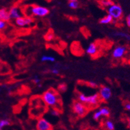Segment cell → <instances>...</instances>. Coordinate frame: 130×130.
<instances>
[{"instance_id":"obj_1","label":"cell","mask_w":130,"mask_h":130,"mask_svg":"<svg viewBox=\"0 0 130 130\" xmlns=\"http://www.w3.org/2000/svg\"><path fill=\"white\" fill-rule=\"evenodd\" d=\"M42 99L46 106L60 111L62 104L61 102H60V97L57 91L53 89H49L45 91L42 96Z\"/></svg>"},{"instance_id":"obj_2","label":"cell","mask_w":130,"mask_h":130,"mask_svg":"<svg viewBox=\"0 0 130 130\" xmlns=\"http://www.w3.org/2000/svg\"><path fill=\"white\" fill-rule=\"evenodd\" d=\"M23 12L27 17H32V16H34V17H43L48 15L50 11L46 7L33 5L26 7L25 10L24 11H23Z\"/></svg>"},{"instance_id":"obj_3","label":"cell","mask_w":130,"mask_h":130,"mask_svg":"<svg viewBox=\"0 0 130 130\" xmlns=\"http://www.w3.org/2000/svg\"><path fill=\"white\" fill-rule=\"evenodd\" d=\"M77 98L79 102L84 104V105H89L90 106H96L98 104L100 98L98 93L92 94L90 96H86L82 93H78Z\"/></svg>"},{"instance_id":"obj_4","label":"cell","mask_w":130,"mask_h":130,"mask_svg":"<svg viewBox=\"0 0 130 130\" xmlns=\"http://www.w3.org/2000/svg\"><path fill=\"white\" fill-rule=\"evenodd\" d=\"M107 11L108 15L111 16V17L114 19H119L122 17L123 15V10L121 6L117 4H112L108 7Z\"/></svg>"},{"instance_id":"obj_5","label":"cell","mask_w":130,"mask_h":130,"mask_svg":"<svg viewBox=\"0 0 130 130\" xmlns=\"http://www.w3.org/2000/svg\"><path fill=\"white\" fill-rule=\"evenodd\" d=\"M72 108L74 113H76L79 117H84L88 112L87 108L86 107L85 105L79 102L78 100L74 102Z\"/></svg>"},{"instance_id":"obj_6","label":"cell","mask_w":130,"mask_h":130,"mask_svg":"<svg viewBox=\"0 0 130 130\" xmlns=\"http://www.w3.org/2000/svg\"><path fill=\"white\" fill-rule=\"evenodd\" d=\"M37 130H53V125L45 118H41L38 120L36 124Z\"/></svg>"},{"instance_id":"obj_7","label":"cell","mask_w":130,"mask_h":130,"mask_svg":"<svg viewBox=\"0 0 130 130\" xmlns=\"http://www.w3.org/2000/svg\"><path fill=\"white\" fill-rule=\"evenodd\" d=\"M99 96L104 101H108L111 96V90L110 88L106 86H102L99 89Z\"/></svg>"},{"instance_id":"obj_8","label":"cell","mask_w":130,"mask_h":130,"mask_svg":"<svg viewBox=\"0 0 130 130\" xmlns=\"http://www.w3.org/2000/svg\"><path fill=\"white\" fill-rule=\"evenodd\" d=\"M34 20L32 17H27V16H23L19 19L15 20V23L17 26L19 27H25L27 26L31 25L33 23Z\"/></svg>"},{"instance_id":"obj_9","label":"cell","mask_w":130,"mask_h":130,"mask_svg":"<svg viewBox=\"0 0 130 130\" xmlns=\"http://www.w3.org/2000/svg\"><path fill=\"white\" fill-rule=\"evenodd\" d=\"M8 11L10 19H13V20H16V19L24 16L23 10H21V9L17 6H13V7H11Z\"/></svg>"},{"instance_id":"obj_10","label":"cell","mask_w":130,"mask_h":130,"mask_svg":"<svg viewBox=\"0 0 130 130\" xmlns=\"http://www.w3.org/2000/svg\"><path fill=\"white\" fill-rule=\"evenodd\" d=\"M126 51V48L123 46H118L113 49L112 52V56L114 58H122Z\"/></svg>"},{"instance_id":"obj_11","label":"cell","mask_w":130,"mask_h":130,"mask_svg":"<svg viewBox=\"0 0 130 130\" xmlns=\"http://www.w3.org/2000/svg\"><path fill=\"white\" fill-rule=\"evenodd\" d=\"M86 52L90 56H94L98 52V47L96 43H91L87 47Z\"/></svg>"},{"instance_id":"obj_12","label":"cell","mask_w":130,"mask_h":130,"mask_svg":"<svg viewBox=\"0 0 130 130\" xmlns=\"http://www.w3.org/2000/svg\"><path fill=\"white\" fill-rule=\"evenodd\" d=\"M10 20L9 11L5 8L0 9V21L7 22Z\"/></svg>"},{"instance_id":"obj_13","label":"cell","mask_w":130,"mask_h":130,"mask_svg":"<svg viewBox=\"0 0 130 130\" xmlns=\"http://www.w3.org/2000/svg\"><path fill=\"white\" fill-rule=\"evenodd\" d=\"M113 18L111 17V16H110V15H107L106 16L104 17L103 18H102L99 21V23L100 24L102 25H107L110 24L111 23L113 22Z\"/></svg>"},{"instance_id":"obj_14","label":"cell","mask_w":130,"mask_h":130,"mask_svg":"<svg viewBox=\"0 0 130 130\" xmlns=\"http://www.w3.org/2000/svg\"><path fill=\"white\" fill-rule=\"evenodd\" d=\"M104 127L106 130H114V123L112 121L110 120H107L104 123Z\"/></svg>"},{"instance_id":"obj_15","label":"cell","mask_w":130,"mask_h":130,"mask_svg":"<svg viewBox=\"0 0 130 130\" xmlns=\"http://www.w3.org/2000/svg\"><path fill=\"white\" fill-rule=\"evenodd\" d=\"M102 113V116L104 117H109L110 115V110L107 107H102L99 109Z\"/></svg>"},{"instance_id":"obj_16","label":"cell","mask_w":130,"mask_h":130,"mask_svg":"<svg viewBox=\"0 0 130 130\" xmlns=\"http://www.w3.org/2000/svg\"><path fill=\"white\" fill-rule=\"evenodd\" d=\"M11 124L10 121L7 119L0 120V130H4V127L9 126Z\"/></svg>"},{"instance_id":"obj_17","label":"cell","mask_w":130,"mask_h":130,"mask_svg":"<svg viewBox=\"0 0 130 130\" xmlns=\"http://www.w3.org/2000/svg\"><path fill=\"white\" fill-rule=\"evenodd\" d=\"M41 60L42 62H55L56 61L55 57L51 56H47V55H43L41 58Z\"/></svg>"},{"instance_id":"obj_18","label":"cell","mask_w":130,"mask_h":130,"mask_svg":"<svg viewBox=\"0 0 130 130\" xmlns=\"http://www.w3.org/2000/svg\"><path fill=\"white\" fill-rule=\"evenodd\" d=\"M113 35L116 37H119L125 38L127 40L130 41V35H127V33H125V32H120V31H118V32H115L113 34Z\"/></svg>"},{"instance_id":"obj_19","label":"cell","mask_w":130,"mask_h":130,"mask_svg":"<svg viewBox=\"0 0 130 130\" xmlns=\"http://www.w3.org/2000/svg\"><path fill=\"white\" fill-rule=\"evenodd\" d=\"M48 113L53 117H58L60 115V111L55 108H51L48 111Z\"/></svg>"},{"instance_id":"obj_20","label":"cell","mask_w":130,"mask_h":130,"mask_svg":"<svg viewBox=\"0 0 130 130\" xmlns=\"http://www.w3.org/2000/svg\"><path fill=\"white\" fill-rule=\"evenodd\" d=\"M69 7L70 8L72 9H78L80 6V4H79L78 2H69Z\"/></svg>"},{"instance_id":"obj_21","label":"cell","mask_w":130,"mask_h":130,"mask_svg":"<svg viewBox=\"0 0 130 130\" xmlns=\"http://www.w3.org/2000/svg\"><path fill=\"white\" fill-rule=\"evenodd\" d=\"M102 117V113L100 112V110H96L94 113V114H93V119L95 121H98V120H100V119Z\"/></svg>"},{"instance_id":"obj_22","label":"cell","mask_w":130,"mask_h":130,"mask_svg":"<svg viewBox=\"0 0 130 130\" xmlns=\"http://www.w3.org/2000/svg\"><path fill=\"white\" fill-rule=\"evenodd\" d=\"M50 72H51L52 74H55V75H58V74H60V69H57V68H56V67H53L51 69Z\"/></svg>"},{"instance_id":"obj_23","label":"cell","mask_w":130,"mask_h":130,"mask_svg":"<svg viewBox=\"0 0 130 130\" xmlns=\"http://www.w3.org/2000/svg\"><path fill=\"white\" fill-rule=\"evenodd\" d=\"M102 4L103 6H104V7H109L111 5H112V2L110 0H102Z\"/></svg>"},{"instance_id":"obj_24","label":"cell","mask_w":130,"mask_h":130,"mask_svg":"<svg viewBox=\"0 0 130 130\" xmlns=\"http://www.w3.org/2000/svg\"><path fill=\"white\" fill-rule=\"evenodd\" d=\"M32 82H34L35 84H37V85L39 86L40 87L41 86V84H39V83L41 82V79L39 78L38 76H35L34 77H33V78H32Z\"/></svg>"},{"instance_id":"obj_25","label":"cell","mask_w":130,"mask_h":130,"mask_svg":"<svg viewBox=\"0 0 130 130\" xmlns=\"http://www.w3.org/2000/svg\"><path fill=\"white\" fill-rule=\"evenodd\" d=\"M67 85L65 84H61L58 86V90H59V92H64L67 90Z\"/></svg>"},{"instance_id":"obj_26","label":"cell","mask_w":130,"mask_h":130,"mask_svg":"<svg viewBox=\"0 0 130 130\" xmlns=\"http://www.w3.org/2000/svg\"><path fill=\"white\" fill-rule=\"evenodd\" d=\"M6 27H7V22L0 21V31L4 30V29H5Z\"/></svg>"},{"instance_id":"obj_27","label":"cell","mask_w":130,"mask_h":130,"mask_svg":"<svg viewBox=\"0 0 130 130\" xmlns=\"http://www.w3.org/2000/svg\"><path fill=\"white\" fill-rule=\"evenodd\" d=\"M45 38H46V41H51L52 39H53V38H54V35H53V33H50L49 32V33L46 35Z\"/></svg>"},{"instance_id":"obj_28","label":"cell","mask_w":130,"mask_h":130,"mask_svg":"<svg viewBox=\"0 0 130 130\" xmlns=\"http://www.w3.org/2000/svg\"><path fill=\"white\" fill-rule=\"evenodd\" d=\"M88 85H89L90 87L92 88H98V84H96V82H89L88 83Z\"/></svg>"},{"instance_id":"obj_29","label":"cell","mask_w":130,"mask_h":130,"mask_svg":"<svg viewBox=\"0 0 130 130\" xmlns=\"http://www.w3.org/2000/svg\"><path fill=\"white\" fill-rule=\"evenodd\" d=\"M126 23L127 25L130 28V15H129L126 17Z\"/></svg>"},{"instance_id":"obj_30","label":"cell","mask_w":130,"mask_h":130,"mask_svg":"<svg viewBox=\"0 0 130 130\" xmlns=\"http://www.w3.org/2000/svg\"><path fill=\"white\" fill-rule=\"evenodd\" d=\"M125 106V110L130 111V103H127V104H125V106Z\"/></svg>"},{"instance_id":"obj_31","label":"cell","mask_w":130,"mask_h":130,"mask_svg":"<svg viewBox=\"0 0 130 130\" xmlns=\"http://www.w3.org/2000/svg\"><path fill=\"white\" fill-rule=\"evenodd\" d=\"M127 125H128L129 128L130 129V118H129L127 120Z\"/></svg>"},{"instance_id":"obj_32","label":"cell","mask_w":130,"mask_h":130,"mask_svg":"<svg viewBox=\"0 0 130 130\" xmlns=\"http://www.w3.org/2000/svg\"><path fill=\"white\" fill-rule=\"evenodd\" d=\"M2 62L0 60V71L2 70Z\"/></svg>"},{"instance_id":"obj_33","label":"cell","mask_w":130,"mask_h":130,"mask_svg":"<svg viewBox=\"0 0 130 130\" xmlns=\"http://www.w3.org/2000/svg\"><path fill=\"white\" fill-rule=\"evenodd\" d=\"M69 2H78V0H69Z\"/></svg>"},{"instance_id":"obj_34","label":"cell","mask_w":130,"mask_h":130,"mask_svg":"<svg viewBox=\"0 0 130 130\" xmlns=\"http://www.w3.org/2000/svg\"><path fill=\"white\" fill-rule=\"evenodd\" d=\"M0 92H1V88H0Z\"/></svg>"}]
</instances>
